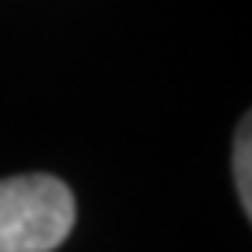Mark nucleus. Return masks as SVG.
I'll return each instance as SVG.
<instances>
[{"label": "nucleus", "mask_w": 252, "mask_h": 252, "mask_svg": "<svg viewBox=\"0 0 252 252\" xmlns=\"http://www.w3.org/2000/svg\"><path fill=\"white\" fill-rule=\"evenodd\" d=\"M252 130H249V116L242 119L238 133H235V189L242 196L245 214L252 210Z\"/></svg>", "instance_id": "nucleus-2"}, {"label": "nucleus", "mask_w": 252, "mask_h": 252, "mask_svg": "<svg viewBox=\"0 0 252 252\" xmlns=\"http://www.w3.org/2000/svg\"><path fill=\"white\" fill-rule=\"evenodd\" d=\"M77 220L70 186L56 175L0 179V252H53Z\"/></svg>", "instance_id": "nucleus-1"}]
</instances>
